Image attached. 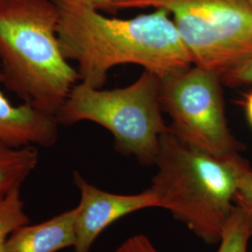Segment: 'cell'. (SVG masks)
<instances>
[{"mask_svg": "<svg viewBox=\"0 0 252 252\" xmlns=\"http://www.w3.org/2000/svg\"><path fill=\"white\" fill-rule=\"evenodd\" d=\"M74 207L35 225L19 226L5 244V252H57L76 244Z\"/></svg>", "mask_w": 252, "mask_h": 252, "instance_id": "obj_9", "label": "cell"}, {"mask_svg": "<svg viewBox=\"0 0 252 252\" xmlns=\"http://www.w3.org/2000/svg\"><path fill=\"white\" fill-rule=\"evenodd\" d=\"M38 162L34 146L12 149L0 144V194L21 188Z\"/></svg>", "mask_w": 252, "mask_h": 252, "instance_id": "obj_10", "label": "cell"}, {"mask_svg": "<svg viewBox=\"0 0 252 252\" xmlns=\"http://www.w3.org/2000/svg\"><path fill=\"white\" fill-rule=\"evenodd\" d=\"M234 206L243 209L252 224V167L247 162L239 179L238 189L234 196Z\"/></svg>", "mask_w": 252, "mask_h": 252, "instance_id": "obj_13", "label": "cell"}, {"mask_svg": "<svg viewBox=\"0 0 252 252\" xmlns=\"http://www.w3.org/2000/svg\"><path fill=\"white\" fill-rule=\"evenodd\" d=\"M239 154L219 157L182 142L167 131L160 137L157 173L150 189L173 217L209 245L220 242L234 208L247 163Z\"/></svg>", "mask_w": 252, "mask_h": 252, "instance_id": "obj_3", "label": "cell"}, {"mask_svg": "<svg viewBox=\"0 0 252 252\" xmlns=\"http://www.w3.org/2000/svg\"><path fill=\"white\" fill-rule=\"evenodd\" d=\"M20 189L17 188L0 194V252H5V244L12 231L30 222Z\"/></svg>", "mask_w": 252, "mask_h": 252, "instance_id": "obj_12", "label": "cell"}, {"mask_svg": "<svg viewBox=\"0 0 252 252\" xmlns=\"http://www.w3.org/2000/svg\"><path fill=\"white\" fill-rule=\"evenodd\" d=\"M161 79L145 70L129 86L115 90L74 86L57 111L59 124L90 121L103 126L115 139L120 153L133 155L143 164H154L161 135L169 131L162 119Z\"/></svg>", "mask_w": 252, "mask_h": 252, "instance_id": "obj_4", "label": "cell"}, {"mask_svg": "<svg viewBox=\"0 0 252 252\" xmlns=\"http://www.w3.org/2000/svg\"><path fill=\"white\" fill-rule=\"evenodd\" d=\"M114 252H159L149 237L143 234L134 235L120 245Z\"/></svg>", "mask_w": 252, "mask_h": 252, "instance_id": "obj_15", "label": "cell"}, {"mask_svg": "<svg viewBox=\"0 0 252 252\" xmlns=\"http://www.w3.org/2000/svg\"><path fill=\"white\" fill-rule=\"evenodd\" d=\"M63 56L78 63L81 83L101 89L110 68L135 63L161 80L191 66V54L163 9L132 19L108 18L76 0H53Z\"/></svg>", "mask_w": 252, "mask_h": 252, "instance_id": "obj_1", "label": "cell"}, {"mask_svg": "<svg viewBox=\"0 0 252 252\" xmlns=\"http://www.w3.org/2000/svg\"><path fill=\"white\" fill-rule=\"evenodd\" d=\"M244 106H245V110H246L249 123L252 127V92L246 94L245 100H244Z\"/></svg>", "mask_w": 252, "mask_h": 252, "instance_id": "obj_16", "label": "cell"}, {"mask_svg": "<svg viewBox=\"0 0 252 252\" xmlns=\"http://www.w3.org/2000/svg\"><path fill=\"white\" fill-rule=\"evenodd\" d=\"M73 180L81 193L76 207L75 252H90L100 234L118 220L138 210L161 207L151 189L136 194H116L94 186L78 171L73 173Z\"/></svg>", "mask_w": 252, "mask_h": 252, "instance_id": "obj_7", "label": "cell"}, {"mask_svg": "<svg viewBox=\"0 0 252 252\" xmlns=\"http://www.w3.org/2000/svg\"><path fill=\"white\" fill-rule=\"evenodd\" d=\"M220 78L222 83L229 86L252 84V56L230 68Z\"/></svg>", "mask_w": 252, "mask_h": 252, "instance_id": "obj_14", "label": "cell"}, {"mask_svg": "<svg viewBox=\"0 0 252 252\" xmlns=\"http://www.w3.org/2000/svg\"><path fill=\"white\" fill-rule=\"evenodd\" d=\"M147 8L172 15L195 65L221 76L252 56L248 0H113L108 10Z\"/></svg>", "mask_w": 252, "mask_h": 252, "instance_id": "obj_5", "label": "cell"}, {"mask_svg": "<svg viewBox=\"0 0 252 252\" xmlns=\"http://www.w3.org/2000/svg\"><path fill=\"white\" fill-rule=\"evenodd\" d=\"M53 0H0V84L56 115L80 80L57 36Z\"/></svg>", "mask_w": 252, "mask_h": 252, "instance_id": "obj_2", "label": "cell"}, {"mask_svg": "<svg viewBox=\"0 0 252 252\" xmlns=\"http://www.w3.org/2000/svg\"><path fill=\"white\" fill-rule=\"evenodd\" d=\"M58 125L56 115L26 103L12 106L0 92V144L12 149L53 147L58 139Z\"/></svg>", "mask_w": 252, "mask_h": 252, "instance_id": "obj_8", "label": "cell"}, {"mask_svg": "<svg viewBox=\"0 0 252 252\" xmlns=\"http://www.w3.org/2000/svg\"><path fill=\"white\" fill-rule=\"evenodd\" d=\"M248 1H249V3H250V4H251V5H252V0H248Z\"/></svg>", "mask_w": 252, "mask_h": 252, "instance_id": "obj_17", "label": "cell"}, {"mask_svg": "<svg viewBox=\"0 0 252 252\" xmlns=\"http://www.w3.org/2000/svg\"><path fill=\"white\" fill-rule=\"evenodd\" d=\"M219 73L198 65L161 80L162 111L169 131L182 142L219 157L238 154L241 144L226 120Z\"/></svg>", "mask_w": 252, "mask_h": 252, "instance_id": "obj_6", "label": "cell"}, {"mask_svg": "<svg viewBox=\"0 0 252 252\" xmlns=\"http://www.w3.org/2000/svg\"><path fill=\"white\" fill-rule=\"evenodd\" d=\"M252 236V224L243 209L234 206L226 220L218 252H248Z\"/></svg>", "mask_w": 252, "mask_h": 252, "instance_id": "obj_11", "label": "cell"}]
</instances>
